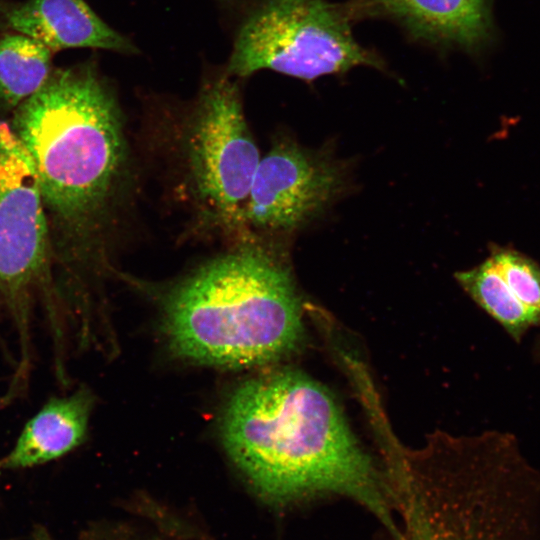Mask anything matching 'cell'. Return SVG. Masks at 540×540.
<instances>
[{"label": "cell", "instance_id": "1", "mask_svg": "<svg viewBox=\"0 0 540 540\" xmlns=\"http://www.w3.org/2000/svg\"><path fill=\"white\" fill-rule=\"evenodd\" d=\"M9 120L36 173L56 282L80 314L115 256L135 175L123 113L94 59L52 69Z\"/></svg>", "mask_w": 540, "mask_h": 540}, {"label": "cell", "instance_id": "2", "mask_svg": "<svg viewBox=\"0 0 540 540\" xmlns=\"http://www.w3.org/2000/svg\"><path fill=\"white\" fill-rule=\"evenodd\" d=\"M221 432L232 461L266 504L349 496L397 532L388 481L332 395L303 372L285 368L240 384L225 406Z\"/></svg>", "mask_w": 540, "mask_h": 540}, {"label": "cell", "instance_id": "3", "mask_svg": "<svg viewBox=\"0 0 540 540\" xmlns=\"http://www.w3.org/2000/svg\"><path fill=\"white\" fill-rule=\"evenodd\" d=\"M277 242L244 237L179 279L164 294L172 351L199 364H267L302 343V304Z\"/></svg>", "mask_w": 540, "mask_h": 540}, {"label": "cell", "instance_id": "4", "mask_svg": "<svg viewBox=\"0 0 540 540\" xmlns=\"http://www.w3.org/2000/svg\"><path fill=\"white\" fill-rule=\"evenodd\" d=\"M173 124L175 189L201 232L230 243L246 237L244 215L260 160L238 80L223 68L206 73Z\"/></svg>", "mask_w": 540, "mask_h": 540}, {"label": "cell", "instance_id": "5", "mask_svg": "<svg viewBox=\"0 0 540 540\" xmlns=\"http://www.w3.org/2000/svg\"><path fill=\"white\" fill-rule=\"evenodd\" d=\"M37 308L60 346L66 318L36 173L9 121L0 119V316L17 329L23 370L30 361V324Z\"/></svg>", "mask_w": 540, "mask_h": 540}, {"label": "cell", "instance_id": "6", "mask_svg": "<svg viewBox=\"0 0 540 540\" xmlns=\"http://www.w3.org/2000/svg\"><path fill=\"white\" fill-rule=\"evenodd\" d=\"M350 8L326 0H254L235 31L225 71L239 80L272 70L305 81L356 66L381 68L353 37Z\"/></svg>", "mask_w": 540, "mask_h": 540}, {"label": "cell", "instance_id": "7", "mask_svg": "<svg viewBox=\"0 0 540 540\" xmlns=\"http://www.w3.org/2000/svg\"><path fill=\"white\" fill-rule=\"evenodd\" d=\"M342 183L330 160L281 139L257 165L244 215L246 236L277 242L315 216Z\"/></svg>", "mask_w": 540, "mask_h": 540}, {"label": "cell", "instance_id": "8", "mask_svg": "<svg viewBox=\"0 0 540 540\" xmlns=\"http://www.w3.org/2000/svg\"><path fill=\"white\" fill-rule=\"evenodd\" d=\"M0 29L31 37L53 53L68 48L136 55L138 47L104 22L84 0L0 3Z\"/></svg>", "mask_w": 540, "mask_h": 540}, {"label": "cell", "instance_id": "9", "mask_svg": "<svg viewBox=\"0 0 540 540\" xmlns=\"http://www.w3.org/2000/svg\"><path fill=\"white\" fill-rule=\"evenodd\" d=\"M362 12L390 17L417 39L475 50L491 35L488 0H355Z\"/></svg>", "mask_w": 540, "mask_h": 540}, {"label": "cell", "instance_id": "10", "mask_svg": "<svg viewBox=\"0 0 540 540\" xmlns=\"http://www.w3.org/2000/svg\"><path fill=\"white\" fill-rule=\"evenodd\" d=\"M95 397L85 386L50 398L25 424L1 462L6 469H24L68 454L86 439Z\"/></svg>", "mask_w": 540, "mask_h": 540}, {"label": "cell", "instance_id": "11", "mask_svg": "<svg viewBox=\"0 0 540 540\" xmlns=\"http://www.w3.org/2000/svg\"><path fill=\"white\" fill-rule=\"evenodd\" d=\"M131 513L134 518L94 524L72 540H215L193 523L151 501L134 503ZM33 538L61 540L43 527L35 529Z\"/></svg>", "mask_w": 540, "mask_h": 540}, {"label": "cell", "instance_id": "12", "mask_svg": "<svg viewBox=\"0 0 540 540\" xmlns=\"http://www.w3.org/2000/svg\"><path fill=\"white\" fill-rule=\"evenodd\" d=\"M53 52L26 35L0 33V111L12 113L52 71Z\"/></svg>", "mask_w": 540, "mask_h": 540}, {"label": "cell", "instance_id": "13", "mask_svg": "<svg viewBox=\"0 0 540 540\" xmlns=\"http://www.w3.org/2000/svg\"><path fill=\"white\" fill-rule=\"evenodd\" d=\"M469 295L511 336L518 339L540 320L517 298L489 258L480 266L456 274Z\"/></svg>", "mask_w": 540, "mask_h": 540}, {"label": "cell", "instance_id": "14", "mask_svg": "<svg viewBox=\"0 0 540 540\" xmlns=\"http://www.w3.org/2000/svg\"><path fill=\"white\" fill-rule=\"evenodd\" d=\"M520 302L540 320V270L529 259L512 251L490 258Z\"/></svg>", "mask_w": 540, "mask_h": 540}]
</instances>
